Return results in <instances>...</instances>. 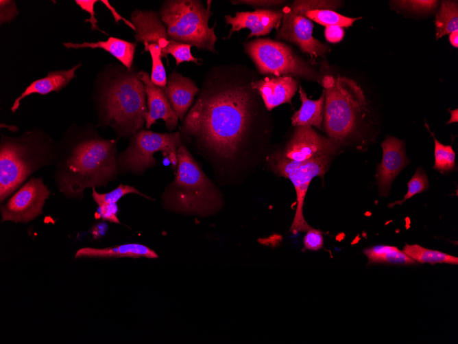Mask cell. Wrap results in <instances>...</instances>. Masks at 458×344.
Segmentation results:
<instances>
[{"label":"cell","instance_id":"obj_1","mask_svg":"<svg viewBox=\"0 0 458 344\" xmlns=\"http://www.w3.org/2000/svg\"><path fill=\"white\" fill-rule=\"evenodd\" d=\"M254 73L238 64L205 74L193 104L178 126L182 144L213 166L224 183L242 179L255 157L260 134V95Z\"/></svg>","mask_w":458,"mask_h":344},{"label":"cell","instance_id":"obj_2","mask_svg":"<svg viewBox=\"0 0 458 344\" xmlns=\"http://www.w3.org/2000/svg\"><path fill=\"white\" fill-rule=\"evenodd\" d=\"M117 139L99 136L91 124H73L57 144L53 174L60 192L82 200L86 188L106 186L119 174Z\"/></svg>","mask_w":458,"mask_h":344},{"label":"cell","instance_id":"obj_3","mask_svg":"<svg viewBox=\"0 0 458 344\" xmlns=\"http://www.w3.org/2000/svg\"><path fill=\"white\" fill-rule=\"evenodd\" d=\"M138 71L110 64L101 74L95 101L99 123L112 128L118 138L129 139L145 124V87Z\"/></svg>","mask_w":458,"mask_h":344},{"label":"cell","instance_id":"obj_4","mask_svg":"<svg viewBox=\"0 0 458 344\" xmlns=\"http://www.w3.org/2000/svg\"><path fill=\"white\" fill-rule=\"evenodd\" d=\"M174 176L161 196L165 210L204 218L215 214L224 207L222 194L184 144L178 150Z\"/></svg>","mask_w":458,"mask_h":344},{"label":"cell","instance_id":"obj_5","mask_svg":"<svg viewBox=\"0 0 458 344\" xmlns=\"http://www.w3.org/2000/svg\"><path fill=\"white\" fill-rule=\"evenodd\" d=\"M57 144L39 128L19 137L1 135L0 143V201L12 195L33 173L54 165Z\"/></svg>","mask_w":458,"mask_h":344},{"label":"cell","instance_id":"obj_6","mask_svg":"<svg viewBox=\"0 0 458 344\" xmlns=\"http://www.w3.org/2000/svg\"><path fill=\"white\" fill-rule=\"evenodd\" d=\"M325 99L323 124L330 139L340 144L354 130L366 106L364 92L355 80L326 75L322 79Z\"/></svg>","mask_w":458,"mask_h":344},{"label":"cell","instance_id":"obj_7","mask_svg":"<svg viewBox=\"0 0 458 344\" xmlns=\"http://www.w3.org/2000/svg\"><path fill=\"white\" fill-rule=\"evenodd\" d=\"M210 3L211 1H208L205 7L200 0L164 1L158 14L169 38L199 50L216 53L215 27L208 26L209 18L213 15Z\"/></svg>","mask_w":458,"mask_h":344},{"label":"cell","instance_id":"obj_8","mask_svg":"<svg viewBox=\"0 0 458 344\" xmlns=\"http://www.w3.org/2000/svg\"><path fill=\"white\" fill-rule=\"evenodd\" d=\"M130 143L118 154L119 174L142 175L158 165L154 155L161 152L167 158L175 173L178 165V150L182 144L179 130L174 133H156L141 129L129 139Z\"/></svg>","mask_w":458,"mask_h":344},{"label":"cell","instance_id":"obj_9","mask_svg":"<svg viewBox=\"0 0 458 344\" xmlns=\"http://www.w3.org/2000/svg\"><path fill=\"white\" fill-rule=\"evenodd\" d=\"M338 1H295L285 7L281 25L277 30L276 38L296 44L313 60L324 56L330 51L327 45L313 36V24L306 12L314 9H338Z\"/></svg>","mask_w":458,"mask_h":344},{"label":"cell","instance_id":"obj_10","mask_svg":"<svg viewBox=\"0 0 458 344\" xmlns=\"http://www.w3.org/2000/svg\"><path fill=\"white\" fill-rule=\"evenodd\" d=\"M243 47L262 74L318 80L317 73L282 42L258 38L244 43Z\"/></svg>","mask_w":458,"mask_h":344},{"label":"cell","instance_id":"obj_11","mask_svg":"<svg viewBox=\"0 0 458 344\" xmlns=\"http://www.w3.org/2000/svg\"><path fill=\"white\" fill-rule=\"evenodd\" d=\"M331 155H322L308 161L295 162L287 160L279 153L272 157L271 164L275 172L289 179L293 183L296 194V208L290 227V232L298 234L306 232L311 227L306 222L303 214L304 198L313 179L324 177L331 162Z\"/></svg>","mask_w":458,"mask_h":344},{"label":"cell","instance_id":"obj_12","mask_svg":"<svg viewBox=\"0 0 458 344\" xmlns=\"http://www.w3.org/2000/svg\"><path fill=\"white\" fill-rule=\"evenodd\" d=\"M49 195L43 178H30L1 206V222H29L43 214Z\"/></svg>","mask_w":458,"mask_h":344},{"label":"cell","instance_id":"obj_13","mask_svg":"<svg viewBox=\"0 0 458 344\" xmlns=\"http://www.w3.org/2000/svg\"><path fill=\"white\" fill-rule=\"evenodd\" d=\"M339 148V144L311 127L299 126L282 152L278 153L287 160L302 162L322 155L333 156Z\"/></svg>","mask_w":458,"mask_h":344},{"label":"cell","instance_id":"obj_14","mask_svg":"<svg viewBox=\"0 0 458 344\" xmlns=\"http://www.w3.org/2000/svg\"><path fill=\"white\" fill-rule=\"evenodd\" d=\"M383 157L377 165L376 180L381 196L389 194L391 185L399 172L409 163L402 141L391 136L381 143Z\"/></svg>","mask_w":458,"mask_h":344},{"label":"cell","instance_id":"obj_15","mask_svg":"<svg viewBox=\"0 0 458 344\" xmlns=\"http://www.w3.org/2000/svg\"><path fill=\"white\" fill-rule=\"evenodd\" d=\"M283 12L269 9H255L253 12H237L234 16L226 15V25L232 26L227 38L232 33L247 28L250 30L247 39L268 34L274 28L278 30L282 22Z\"/></svg>","mask_w":458,"mask_h":344},{"label":"cell","instance_id":"obj_16","mask_svg":"<svg viewBox=\"0 0 458 344\" xmlns=\"http://www.w3.org/2000/svg\"><path fill=\"white\" fill-rule=\"evenodd\" d=\"M138 76L145 87L147 107L145 116L146 128L149 129L158 119H162L169 131L171 132L176 129L179 119L172 108L163 89L151 81L150 76L147 72L139 71Z\"/></svg>","mask_w":458,"mask_h":344},{"label":"cell","instance_id":"obj_17","mask_svg":"<svg viewBox=\"0 0 458 344\" xmlns=\"http://www.w3.org/2000/svg\"><path fill=\"white\" fill-rule=\"evenodd\" d=\"M130 20L136 28L135 41L143 43L144 51L146 52L149 45L156 43L162 49L161 57L163 58L171 40L158 14L153 10L135 9L131 13Z\"/></svg>","mask_w":458,"mask_h":344},{"label":"cell","instance_id":"obj_18","mask_svg":"<svg viewBox=\"0 0 458 344\" xmlns=\"http://www.w3.org/2000/svg\"><path fill=\"white\" fill-rule=\"evenodd\" d=\"M163 91L180 122L194 103L200 88L190 78L173 70L167 77Z\"/></svg>","mask_w":458,"mask_h":344},{"label":"cell","instance_id":"obj_19","mask_svg":"<svg viewBox=\"0 0 458 344\" xmlns=\"http://www.w3.org/2000/svg\"><path fill=\"white\" fill-rule=\"evenodd\" d=\"M259 93L267 110L290 103L298 90V81L291 76L265 77L254 80L251 84Z\"/></svg>","mask_w":458,"mask_h":344},{"label":"cell","instance_id":"obj_20","mask_svg":"<svg viewBox=\"0 0 458 344\" xmlns=\"http://www.w3.org/2000/svg\"><path fill=\"white\" fill-rule=\"evenodd\" d=\"M82 65L80 62L71 69L49 71L46 77L38 79L27 86L24 91L14 100L11 107L12 113H15L20 106L21 101L25 97L33 93L46 95L52 91L58 92L66 87L75 76L76 70Z\"/></svg>","mask_w":458,"mask_h":344},{"label":"cell","instance_id":"obj_21","mask_svg":"<svg viewBox=\"0 0 458 344\" xmlns=\"http://www.w3.org/2000/svg\"><path fill=\"white\" fill-rule=\"evenodd\" d=\"M110 259L117 257L158 258L157 253L148 246L138 243H128L103 249L84 247L78 249L75 258Z\"/></svg>","mask_w":458,"mask_h":344},{"label":"cell","instance_id":"obj_22","mask_svg":"<svg viewBox=\"0 0 458 344\" xmlns=\"http://www.w3.org/2000/svg\"><path fill=\"white\" fill-rule=\"evenodd\" d=\"M63 45L68 48H100L110 53L117 58L125 67L130 69L132 67L135 49L137 46L136 42H130L113 36L105 41H97L95 43L84 42L82 43H64Z\"/></svg>","mask_w":458,"mask_h":344},{"label":"cell","instance_id":"obj_23","mask_svg":"<svg viewBox=\"0 0 458 344\" xmlns=\"http://www.w3.org/2000/svg\"><path fill=\"white\" fill-rule=\"evenodd\" d=\"M301 100L300 108L291 117V123L296 127L314 126L321 128L324 119V91L317 100H311L306 96L303 88L299 87Z\"/></svg>","mask_w":458,"mask_h":344},{"label":"cell","instance_id":"obj_24","mask_svg":"<svg viewBox=\"0 0 458 344\" xmlns=\"http://www.w3.org/2000/svg\"><path fill=\"white\" fill-rule=\"evenodd\" d=\"M368 264L394 265H416L417 262L409 257L402 250L389 245H375L363 250Z\"/></svg>","mask_w":458,"mask_h":344},{"label":"cell","instance_id":"obj_25","mask_svg":"<svg viewBox=\"0 0 458 344\" xmlns=\"http://www.w3.org/2000/svg\"><path fill=\"white\" fill-rule=\"evenodd\" d=\"M436 39L458 30L457 1H443L435 19Z\"/></svg>","mask_w":458,"mask_h":344},{"label":"cell","instance_id":"obj_26","mask_svg":"<svg viewBox=\"0 0 458 344\" xmlns=\"http://www.w3.org/2000/svg\"><path fill=\"white\" fill-rule=\"evenodd\" d=\"M405 253L413 260L420 264L429 263L458 264L457 257L439 251L437 250L424 248L419 244H406L402 249Z\"/></svg>","mask_w":458,"mask_h":344},{"label":"cell","instance_id":"obj_27","mask_svg":"<svg viewBox=\"0 0 458 344\" xmlns=\"http://www.w3.org/2000/svg\"><path fill=\"white\" fill-rule=\"evenodd\" d=\"M306 16L311 21L328 26L350 27L361 17L352 18L344 16L329 9H314L306 12Z\"/></svg>","mask_w":458,"mask_h":344},{"label":"cell","instance_id":"obj_28","mask_svg":"<svg viewBox=\"0 0 458 344\" xmlns=\"http://www.w3.org/2000/svg\"><path fill=\"white\" fill-rule=\"evenodd\" d=\"M92 190L93 191L91 195L93 199L98 206H101L106 204L117 203V202L120 198L129 194H136L147 199L151 200H154L150 196H148L141 192L134 187L124 184H120L114 190L107 193H103V194L98 193L95 190V188H92Z\"/></svg>","mask_w":458,"mask_h":344},{"label":"cell","instance_id":"obj_29","mask_svg":"<svg viewBox=\"0 0 458 344\" xmlns=\"http://www.w3.org/2000/svg\"><path fill=\"white\" fill-rule=\"evenodd\" d=\"M434 139L435 163L433 168L440 172H449L455 167V152L450 145L441 144L431 133Z\"/></svg>","mask_w":458,"mask_h":344},{"label":"cell","instance_id":"obj_30","mask_svg":"<svg viewBox=\"0 0 458 344\" xmlns=\"http://www.w3.org/2000/svg\"><path fill=\"white\" fill-rule=\"evenodd\" d=\"M146 52H149L152 58L151 81L163 88L167 83V74L162 62V49L156 43L149 45Z\"/></svg>","mask_w":458,"mask_h":344},{"label":"cell","instance_id":"obj_31","mask_svg":"<svg viewBox=\"0 0 458 344\" xmlns=\"http://www.w3.org/2000/svg\"><path fill=\"white\" fill-rule=\"evenodd\" d=\"M408 190L402 200H396L387 205L388 207L400 205L413 196L429 189V183L426 174L422 168H418L407 184Z\"/></svg>","mask_w":458,"mask_h":344},{"label":"cell","instance_id":"obj_32","mask_svg":"<svg viewBox=\"0 0 458 344\" xmlns=\"http://www.w3.org/2000/svg\"><path fill=\"white\" fill-rule=\"evenodd\" d=\"M191 45L171 40L166 49L163 58L168 62L167 55L171 54L176 60V65L178 66L184 62H193L196 65H200L201 59L197 58L191 54Z\"/></svg>","mask_w":458,"mask_h":344},{"label":"cell","instance_id":"obj_33","mask_svg":"<svg viewBox=\"0 0 458 344\" xmlns=\"http://www.w3.org/2000/svg\"><path fill=\"white\" fill-rule=\"evenodd\" d=\"M305 233L303 238V245L305 249L316 251L323 247L324 238L320 230L311 227Z\"/></svg>","mask_w":458,"mask_h":344},{"label":"cell","instance_id":"obj_34","mask_svg":"<svg viewBox=\"0 0 458 344\" xmlns=\"http://www.w3.org/2000/svg\"><path fill=\"white\" fill-rule=\"evenodd\" d=\"M19 10L14 1H0V23H8L13 20L18 14Z\"/></svg>","mask_w":458,"mask_h":344},{"label":"cell","instance_id":"obj_35","mask_svg":"<svg viewBox=\"0 0 458 344\" xmlns=\"http://www.w3.org/2000/svg\"><path fill=\"white\" fill-rule=\"evenodd\" d=\"M118 206L117 203L106 204L98 206L97 209V216L110 222L120 223L117 218Z\"/></svg>","mask_w":458,"mask_h":344},{"label":"cell","instance_id":"obj_36","mask_svg":"<svg viewBox=\"0 0 458 344\" xmlns=\"http://www.w3.org/2000/svg\"><path fill=\"white\" fill-rule=\"evenodd\" d=\"M83 10L90 14V18L86 19L85 22H90L92 30H97L108 35L106 32L101 30L97 25V20L95 16L94 5L97 2V0H76L75 1Z\"/></svg>","mask_w":458,"mask_h":344},{"label":"cell","instance_id":"obj_37","mask_svg":"<svg viewBox=\"0 0 458 344\" xmlns=\"http://www.w3.org/2000/svg\"><path fill=\"white\" fill-rule=\"evenodd\" d=\"M398 4L409 8L416 11L430 10L434 9L437 2V1H400Z\"/></svg>","mask_w":458,"mask_h":344},{"label":"cell","instance_id":"obj_38","mask_svg":"<svg viewBox=\"0 0 458 344\" xmlns=\"http://www.w3.org/2000/svg\"><path fill=\"white\" fill-rule=\"evenodd\" d=\"M344 30L339 26H328L324 30L326 39L330 43L340 42L344 37Z\"/></svg>","mask_w":458,"mask_h":344},{"label":"cell","instance_id":"obj_39","mask_svg":"<svg viewBox=\"0 0 458 344\" xmlns=\"http://www.w3.org/2000/svg\"><path fill=\"white\" fill-rule=\"evenodd\" d=\"M230 2L234 4H245L248 5L254 8H267L276 6L280 4L283 3V1H270V0H239V1H230Z\"/></svg>","mask_w":458,"mask_h":344},{"label":"cell","instance_id":"obj_40","mask_svg":"<svg viewBox=\"0 0 458 344\" xmlns=\"http://www.w3.org/2000/svg\"><path fill=\"white\" fill-rule=\"evenodd\" d=\"M101 2L104 3L106 7L111 11L114 19H115L116 22H118L120 20H122L125 23L126 25H128L130 27H131L134 32L136 31V28L133 23L123 18L120 14L117 13V12L115 10V9L109 3V2L106 0H102Z\"/></svg>","mask_w":458,"mask_h":344},{"label":"cell","instance_id":"obj_41","mask_svg":"<svg viewBox=\"0 0 458 344\" xmlns=\"http://www.w3.org/2000/svg\"><path fill=\"white\" fill-rule=\"evenodd\" d=\"M449 41L453 47L455 48L458 47V30L449 34Z\"/></svg>","mask_w":458,"mask_h":344},{"label":"cell","instance_id":"obj_42","mask_svg":"<svg viewBox=\"0 0 458 344\" xmlns=\"http://www.w3.org/2000/svg\"><path fill=\"white\" fill-rule=\"evenodd\" d=\"M450 113L451 115V117L450 120L447 122V124H451V123H457L458 119H457V109L455 110H450Z\"/></svg>","mask_w":458,"mask_h":344}]
</instances>
